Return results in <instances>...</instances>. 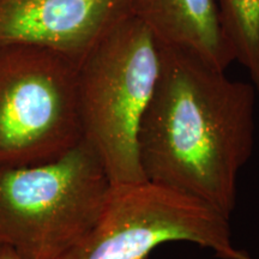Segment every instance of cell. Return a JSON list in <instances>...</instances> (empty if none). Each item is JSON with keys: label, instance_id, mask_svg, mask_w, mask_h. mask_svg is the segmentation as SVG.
Instances as JSON below:
<instances>
[{"label": "cell", "instance_id": "8992f818", "mask_svg": "<svg viewBox=\"0 0 259 259\" xmlns=\"http://www.w3.org/2000/svg\"><path fill=\"white\" fill-rule=\"evenodd\" d=\"M128 15V0H0V46L45 47L78 65Z\"/></svg>", "mask_w": 259, "mask_h": 259}, {"label": "cell", "instance_id": "9c48e42d", "mask_svg": "<svg viewBox=\"0 0 259 259\" xmlns=\"http://www.w3.org/2000/svg\"><path fill=\"white\" fill-rule=\"evenodd\" d=\"M0 259H21L18 254L9 246L0 245Z\"/></svg>", "mask_w": 259, "mask_h": 259}, {"label": "cell", "instance_id": "3957f363", "mask_svg": "<svg viewBox=\"0 0 259 259\" xmlns=\"http://www.w3.org/2000/svg\"><path fill=\"white\" fill-rule=\"evenodd\" d=\"M111 189L84 139L47 163L0 167V245L21 259H58L95 226Z\"/></svg>", "mask_w": 259, "mask_h": 259}, {"label": "cell", "instance_id": "ba28073f", "mask_svg": "<svg viewBox=\"0 0 259 259\" xmlns=\"http://www.w3.org/2000/svg\"><path fill=\"white\" fill-rule=\"evenodd\" d=\"M221 30L234 61L250 74L259 92V0H218Z\"/></svg>", "mask_w": 259, "mask_h": 259}, {"label": "cell", "instance_id": "52a82bcc", "mask_svg": "<svg viewBox=\"0 0 259 259\" xmlns=\"http://www.w3.org/2000/svg\"><path fill=\"white\" fill-rule=\"evenodd\" d=\"M130 12L160 44L191 52L226 71L234 57L221 30L216 0H128Z\"/></svg>", "mask_w": 259, "mask_h": 259}, {"label": "cell", "instance_id": "277c9868", "mask_svg": "<svg viewBox=\"0 0 259 259\" xmlns=\"http://www.w3.org/2000/svg\"><path fill=\"white\" fill-rule=\"evenodd\" d=\"M77 72L56 51L0 46V167L47 163L82 141Z\"/></svg>", "mask_w": 259, "mask_h": 259}, {"label": "cell", "instance_id": "5b68a950", "mask_svg": "<svg viewBox=\"0 0 259 259\" xmlns=\"http://www.w3.org/2000/svg\"><path fill=\"white\" fill-rule=\"evenodd\" d=\"M229 221L199 200L149 181L112 185L95 226L58 259H145L171 241L193 242L225 259H252L234 247Z\"/></svg>", "mask_w": 259, "mask_h": 259}, {"label": "cell", "instance_id": "6da1fadb", "mask_svg": "<svg viewBox=\"0 0 259 259\" xmlns=\"http://www.w3.org/2000/svg\"><path fill=\"white\" fill-rule=\"evenodd\" d=\"M255 93L252 83L160 44V73L138 132L145 180L231 220L239 174L254 147Z\"/></svg>", "mask_w": 259, "mask_h": 259}, {"label": "cell", "instance_id": "7a4b0ae2", "mask_svg": "<svg viewBox=\"0 0 259 259\" xmlns=\"http://www.w3.org/2000/svg\"><path fill=\"white\" fill-rule=\"evenodd\" d=\"M160 73V44L128 15L78 64L77 92L83 139L112 185L143 183L138 132Z\"/></svg>", "mask_w": 259, "mask_h": 259}]
</instances>
